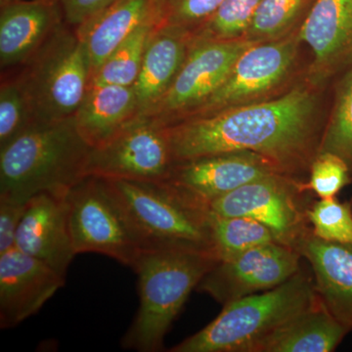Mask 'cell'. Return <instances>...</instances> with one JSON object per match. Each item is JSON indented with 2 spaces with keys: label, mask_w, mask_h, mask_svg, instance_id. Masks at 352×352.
Listing matches in <instances>:
<instances>
[{
  "label": "cell",
  "mask_w": 352,
  "mask_h": 352,
  "mask_svg": "<svg viewBox=\"0 0 352 352\" xmlns=\"http://www.w3.org/2000/svg\"><path fill=\"white\" fill-rule=\"evenodd\" d=\"M223 0H157V27H173L190 34L201 27Z\"/></svg>",
  "instance_id": "f546056e"
},
{
  "label": "cell",
  "mask_w": 352,
  "mask_h": 352,
  "mask_svg": "<svg viewBox=\"0 0 352 352\" xmlns=\"http://www.w3.org/2000/svg\"><path fill=\"white\" fill-rule=\"evenodd\" d=\"M140 113L133 87L90 85L74 119L80 135L94 148L112 138Z\"/></svg>",
  "instance_id": "44dd1931"
},
{
  "label": "cell",
  "mask_w": 352,
  "mask_h": 352,
  "mask_svg": "<svg viewBox=\"0 0 352 352\" xmlns=\"http://www.w3.org/2000/svg\"><path fill=\"white\" fill-rule=\"evenodd\" d=\"M175 160L166 124L140 113L103 144L91 148L87 175L163 182Z\"/></svg>",
  "instance_id": "30bf717a"
},
{
  "label": "cell",
  "mask_w": 352,
  "mask_h": 352,
  "mask_svg": "<svg viewBox=\"0 0 352 352\" xmlns=\"http://www.w3.org/2000/svg\"><path fill=\"white\" fill-rule=\"evenodd\" d=\"M296 251L311 267L319 300L352 332V244L319 239L310 227Z\"/></svg>",
  "instance_id": "ac0fdd59"
},
{
  "label": "cell",
  "mask_w": 352,
  "mask_h": 352,
  "mask_svg": "<svg viewBox=\"0 0 352 352\" xmlns=\"http://www.w3.org/2000/svg\"><path fill=\"white\" fill-rule=\"evenodd\" d=\"M66 197L50 192L32 197L15 238V248L65 278L76 256L69 233Z\"/></svg>",
  "instance_id": "e0dca14e"
},
{
  "label": "cell",
  "mask_w": 352,
  "mask_h": 352,
  "mask_svg": "<svg viewBox=\"0 0 352 352\" xmlns=\"http://www.w3.org/2000/svg\"><path fill=\"white\" fill-rule=\"evenodd\" d=\"M347 333L318 298L265 340L258 352H332Z\"/></svg>",
  "instance_id": "7402d4cb"
},
{
  "label": "cell",
  "mask_w": 352,
  "mask_h": 352,
  "mask_svg": "<svg viewBox=\"0 0 352 352\" xmlns=\"http://www.w3.org/2000/svg\"><path fill=\"white\" fill-rule=\"evenodd\" d=\"M314 276L302 270L288 281L223 305L214 321L171 352H258L296 315L316 302Z\"/></svg>",
  "instance_id": "277c9868"
},
{
  "label": "cell",
  "mask_w": 352,
  "mask_h": 352,
  "mask_svg": "<svg viewBox=\"0 0 352 352\" xmlns=\"http://www.w3.org/2000/svg\"><path fill=\"white\" fill-rule=\"evenodd\" d=\"M210 252L193 249L143 251L132 270L138 276V314L122 339V349L156 352L190 294L219 263Z\"/></svg>",
  "instance_id": "3957f363"
},
{
  "label": "cell",
  "mask_w": 352,
  "mask_h": 352,
  "mask_svg": "<svg viewBox=\"0 0 352 352\" xmlns=\"http://www.w3.org/2000/svg\"><path fill=\"white\" fill-rule=\"evenodd\" d=\"M307 182L275 173L243 185L210 206L212 214L256 220L270 229L278 242L296 250L310 229Z\"/></svg>",
  "instance_id": "9c48e42d"
},
{
  "label": "cell",
  "mask_w": 352,
  "mask_h": 352,
  "mask_svg": "<svg viewBox=\"0 0 352 352\" xmlns=\"http://www.w3.org/2000/svg\"><path fill=\"white\" fill-rule=\"evenodd\" d=\"M307 219L319 239L352 244V199L344 203L337 197L314 201L308 208Z\"/></svg>",
  "instance_id": "f1b7e54d"
},
{
  "label": "cell",
  "mask_w": 352,
  "mask_h": 352,
  "mask_svg": "<svg viewBox=\"0 0 352 352\" xmlns=\"http://www.w3.org/2000/svg\"><path fill=\"white\" fill-rule=\"evenodd\" d=\"M351 183V170L344 160L331 153H319L310 166L305 187L320 199H331Z\"/></svg>",
  "instance_id": "4dcf8cb0"
},
{
  "label": "cell",
  "mask_w": 352,
  "mask_h": 352,
  "mask_svg": "<svg viewBox=\"0 0 352 352\" xmlns=\"http://www.w3.org/2000/svg\"><path fill=\"white\" fill-rule=\"evenodd\" d=\"M66 201L76 254L96 252L133 267L142 250L107 178L85 176L69 189Z\"/></svg>",
  "instance_id": "ba28073f"
},
{
  "label": "cell",
  "mask_w": 352,
  "mask_h": 352,
  "mask_svg": "<svg viewBox=\"0 0 352 352\" xmlns=\"http://www.w3.org/2000/svg\"><path fill=\"white\" fill-rule=\"evenodd\" d=\"M302 256L293 248L270 243L219 261L197 286L220 305L268 291L302 270Z\"/></svg>",
  "instance_id": "7c38bea8"
},
{
  "label": "cell",
  "mask_w": 352,
  "mask_h": 352,
  "mask_svg": "<svg viewBox=\"0 0 352 352\" xmlns=\"http://www.w3.org/2000/svg\"><path fill=\"white\" fill-rule=\"evenodd\" d=\"M31 106L16 76L1 74L0 85V149L34 126Z\"/></svg>",
  "instance_id": "83f0119b"
},
{
  "label": "cell",
  "mask_w": 352,
  "mask_h": 352,
  "mask_svg": "<svg viewBox=\"0 0 352 352\" xmlns=\"http://www.w3.org/2000/svg\"><path fill=\"white\" fill-rule=\"evenodd\" d=\"M90 151L74 117L34 124L0 149V195L23 201L43 192L66 195L87 175Z\"/></svg>",
  "instance_id": "7a4b0ae2"
},
{
  "label": "cell",
  "mask_w": 352,
  "mask_h": 352,
  "mask_svg": "<svg viewBox=\"0 0 352 352\" xmlns=\"http://www.w3.org/2000/svg\"><path fill=\"white\" fill-rule=\"evenodd\" d=\"M61 0H12L0 4V68L27 63L63 25Z\"/></svg>",
  "instance_id": "2e32d148"
},
{
  "label": "cell",
  "mask_w": 352,
  "mask_h": 352,
  "mask_svg": "<svg viewBox=\"0 0 352 352\" xmlns=\"http://www.w3.org/2000/svg\"><path fill=\"white\" fill-rule=\"evenodd\" d=\"M6 73L19 82L34 124L73 118L91 83L87 50L67 23L27 63Z\"/></svg>",
  "instance_id": "8992f818"
},
{
  "label": "cell",
  "mask_w": 352,
  "mask_h": 352,
  "mask_svg": "<svg viewBox=\"0 0 352 352\" xmlns=\"http://www.w3.org/2000/svg\"><path fill=\"white\" fill-rule=\"evenodd\" d=\"M210 224L212 249L219 261L258 245L279 243L268 227L249 217H222L210 212Z\"/></svg>",
  "instance_id": "cb8c5ba5"
},
{
  "label": "cell",
  "mask_w": 352,
  "mask_h": 352,
  "mask_svg": "<svg viewBox=\"0 0 352 352\" xmlns=\"http://www.w3.org/2000/svg\"><path fill=\"white\" fill-rule=\"evenodd\" d=\"M116 0H61L65 21L73 28L80 27Z\"/></svg>",
  "instance_id": "d6a6232c"
},
{
  "label": "cell",
  "mask_w": 352,
  "mask_h": 352,
  "mask_svg": "<svg viewBox=\"0 0 352 352\" xmlns=\"http://www.w3.org/2000/svg\"><path fill=\"white\" fill-rule=\"evenodd\" d=\"M261 1L223 0L214 14L190 36L200 41L244 39Z\"/></svg>",
  "instance_id": "4316f807"
},
{
  "label": "cell",
  "mask_w": 352,
  "mask_h": 352,
  "mask_svg": "<svg viewBox=\"0 0 352 352\" xmlns=\"http://www.w3.org/2000/svg\"><path fill=\"white\" fill-rule=\"evenodd\" d=\"M66 278L17 248L0 254V327H16L38 314Z\"/></svg>",
  "instance_id": "9a60e30c"
},
{
  "label": "cell",
  "mask_w": 352,
  "mask_h": 352,
  "mask_svg": "<svg viewBox=\"0 0 352 352\" xmlns=\"http://www.w3.org/2000/svg\"><path fill=\"white\" fill-rule=\"evenodd\" d=\"M190 41L191 36L184 30L155 25L133 85L141 113L150 110L173 85L188 53Z\"/></svg>",
  "instance_id": "d6986e66"
},
{
  "label": "cell",
  "mask_w": 352,
  "mask_h": 352,
  "mask_svg": "<svg viewBox=\"0 0 352 352\" xmlns=\"http://www.w3.org/2000/svg\"><path fill=\"white\" fill-rule=\"evenodd\" d=\"M326 90L305 78L276 98L166 124L175 163L252 152L282 175L307 182L327 120Z\"/></svg>",
  "instance_id": "6da1fadb"
},
{
  "label": "cell",
  "mask_w": 352,
  "mask_h": 352,
  "mask_svg": "<svg viewBox=\"0 0 352 352\" xmlns=\"http://www.w3.org/2000/svg\"><path fill=\"white\" fill-rule=\"evenodd\" d=\"M316 0H261L245 41L268 43L298 34Z\"/></svg>",
  "instance_id": "603a6c76"
},
{
  "label": "cell",
  "mask_w": 352,
  "mask_h": 352,
  "mask_svg": "<svg viewBox=\"0 0 352 352\" xmlns=\"http://www.w3.org/2000/svg\"><path fill=\"white\" fill-rule=\"evenodd\" d=\"M298 38L311 53L305 80L327 89L352 66V0H316Z\"/></svg>",
  "instance_id": "4fadbf2b"
},
{
  "label": "cell",
  "mask_w": 352,
  "mask_h": 352,
  "mask_svg": "<svg viewBox=\"0 0 352 352\" xmlns=\"http://www.w3.org/2000/svg\"><path fill=\"white\" fill-rule=\"evenodd\" d=\"M28 201L0 195V254L15 247L16 233Z\"/></svg>",
  "instance_id": "1f68e13d"
},
{
  "label": "cell",
  "mask_w": 352,
  "mask_h": 352,
  "mask_svg": "<svg viewBox=\"0 0 352 352\" xmlns=\"http://www.w3.org/2000/svg\"><path fill=\"white\" fill-rule=\"evenodd\" d=\"M147 23L157 25V0H116L76 28L89 58L91 78L122 41Z\"/></svg>",
  "instance_id": "ffe728a7"
},
{
  "label": "cell",
  "mask_w": 352,
  "mask_h": 352,
  "mask_svg": "<svg viewBox=\"0 0 352 352\" xmlns=\"http://www.w3.org/2000/svg\"><path fill=\"white\" fill-rule=\"evenodd\" d=\"M302 46L298 32L280 41L252 43L241 53L214 94L182 120L251 105L286 94L305 78L307 65L302 63Z\"/></svg>",
  "instance_id": "52a82bcc"
},
{
  "label": "cell",
  "mask_w": 352,
  "mask_h": 352,
  "mask_svg": "<svg viewBox=\"0 0 352 352\" xmlns=\"http://www.w3.org/2000/svg\"><path fill=\"white\" fill-rule=\"evenodd\" d=\"M280 173L265 157L252 152H229L175 162L166 182L196 203L210 204L243 185Z\"/></svg>",
  "instance_id": "5bb4252c"
},
{
  "label": "cell",
  "mask_w": 352,
  "mask_h": 352,
  "mask_svg": "<svg viewBox=\"0 0 352 352\" xmlns=\"http://www.w3.org/2000/svg\"><path fill=\"white\" fill-rule=\"evenodd\" d=\"M319 153L337 155L352 175V66L335 80Z\"/></svg>",
  "instance_id": "d4e9b609"
},
{
  "label": "cell",
  "mask_w": 352,
  "mask_h": 352,
  "mask_svg": "<svg viewBox=\"0 0 352 352\" xmlns=\"http://www.w3.org/2000/svg\"><path fill=\"white\" fill-rule=\"evenodd\" d=\"M12 1V0H0V4L6 3V2Z\"/></svg>",
  "instance_id": "836d02e7"
},
{
  "label": "cell",
  "mask_w": 352,
  "mask_h": 352,
  "mask_svg": "<svg viewBox=\"0 0 352 352\" xmlns=\"http://www.w3.org/2000/svg\"><path fill=\"white\" fill-rule=\"evenodd\" d=\"M252 43L240 41H190L188 53L173 85L144 115L171 124L183 119L214 94L237 58Z\"/></svg>",
  "instance_id": "8fae6325"
},
{
  "label": "cell",
  "mask_w": 352,
  "mask_h": 352,
  "mask_svg": "<svg viewBox=\"0 0 352 352\" xmlns=\"http://www.w3.org/2000/svg\"><path fill=\"white\" fill-rule=\"evenodd\" d=\"M155 25L154 23H147L132 32L94 72L90 85L133 87L140 73L146 45Z\"/></svg>",
  "instance_id": "484cf974"
},
{
  "label": "cell",
  "mask_w": 352,
  "mask_h": 352,
  "mask_svg": "<svg viewBox=\"0 0 352 352\" xmlns=\"http://www.w3.org/2000/svg\"><path fill=\"white\" fill-rule=\"evenodd\" d=\"M108 180L126 210L142 252L193 249L214 254L210 208L166 180Z\"/></svg>",
  "instance_id": "5b68a950"
}]
</instances>
